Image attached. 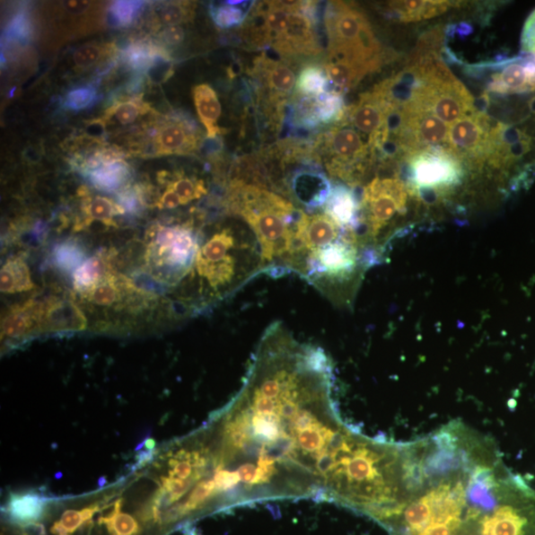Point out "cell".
I'll list each match as a JSON object with an SVG mask.
<instances>
[{
  "mask_svg": "<svg viewBox=\"0 0 535 535\" xmlns=\"http://www.w3.org/2000/svg\"><path fill=\"white\" fill-rule=\"evenodd\" d=\"M333 378L330 363L300 343L258 346L224 418L217 467H229L216 469L210 480L227 506L336 498L355 452L356 432L338 413Z\"/></svg>",
  "mask_w": 535,
  "mask_h": 535,
  "instance_id": "1",
  "label": "cell"
},
{
  "mask_svg": "<svg viewBox=\"0 0 535 535\" xmlns=\"http://www.w3.org/2000/svg\"><path fill=\"white\" fill-rule=\"evenodd\" d=\"M382 527L390 535H535V490L489 437L445 433L417 449Z\"/></svg>",
  "mask_w": 535,
  "mask_h": 535,
  "instance_id": "2",
  "label": "cell"
},
{
  "mask_svg": "<svg viewBox=\"0 0 535 535\" xmlns=\"http://www.w3.org/2000/svg\"><path fill=\"white\" fill-rule=\"evenodd\" d=\"M377 257L360 251L356 232L339 226L326 213L302 212L288 272L302 276L334 303L348 299L349 286Z\"/></svg>",
  "mask_w": 535,
  "mask_h": 535,
  "instance_id": "3",
  "label": "cell"
},
{
  "mask_svg": "<svg viewBox=\"0 0 535 535\" xmlns=\"http://www.w3.org/2000/svg\"><path fill=\"white\" fill-rule=\"evenodd\" d=\"M228 205L259 242L263 274L274 278L289 274L295 226L302 210L273 190L239 180H233L229 189Z\"/></svg>",
  "mask_w": 535,
  "mask_h": 535,
  "instance_id": "4",
  "label": "cell"
},
{
  "mask_svg": "<svg viewBox=\"0 0 535 535\" xmlns=\"http://www.w3.org/2000/svg\"><path fill=\"white\" fill-rule=\"evenodd\" d=\"M195 267L200 291L210 301L222 299L263 274L261 247L248 225L219 227L199 248Z\"/></svg>",
  "mask_w": 535,
  "mask_h": 535,
  "instance_id": "5",
  "label": "cell"
},
{
  "mask_svg": "<svg viewBox=\"0 0 535 535\" xmlns=\"http://www.w3.org/2000/svg\"><path fill=\"white\" fill-rule=\"evenodd\" d=\"M314 147L315 156L322 159L332 177L356 188L367 170L370 149L357 131L343 126L331 128L320 136Z\"/></svg>",
  "mask_w": 535,
  "mask_h": 535,
  "instance_id": "6",
  "label": "cell"
},
{
  "mask_svg": "<svg viewBox=\"0 0 535 535\" xmlns=\"http://www.w3.org/2000/svg\"><path fill=\"white\" fill-rule=\"evenodd\" d=\"M407 156L400 180L408 193L417 194L419 190L439 193L460 184L463 178L460 160L448 148H427Z\"/></svg>",
  "mask_w": 535,
  "mask_h": 535,
  "instance_id": "7",
  "label": "cell"
},
{
  "mask_svg": "<svg viewBox=\"0 0 535 535\" xmlns=\"http://www.w3.org/2000/svg\"><path fill=\"white\" fill-rule=\"evenodd\" d=\"M408 194L404 181L397 177H377L362 189L361 225H364L373 241H378L381 233L398 214H404Z\"/></svg>",
  "mask_w": 535,
  "mask_h": 535,
  "instance_id": "8",
  "label": "cell"
},
{
  "mask_svg": "<svg viewBox=\"0 0 535 535\" xmlns=\"http://www.w3.org/2000/svg\"><path fill=\"white\" fill-rule=\"evenodd\" d=\"M324 27L329 38L328 59L340 60L370 74L359 55L360 34L368 18L355 4L329 3L324 12Z\"/></svg>",
  "mask_w": 535,
  "mask_h": 535,
  "instance_id": "9",
  "label": "cell"
},
{
  "mask_svg": "<svg viewBox=\"0 0 535 535\" xmlns=\"http://www.w3.org/2000/svg\"><path fill=\"white\" fill-rule=\"evenodd\" d=\"M154 243L156 265L164 268L175 281L184 278L199 250L193 224L160 227Z\"/></svg>",
  "mask_w": 535,
  "mask_h": 535,
  "instance_id": "10",
  "label": "cell"
},
{
  "mask_svg": "<svg viewBox=\"0 0 535 535\" xmlns=\"http://www.w3.org/2000/svg\"><path fill=\"white\" fill-rule=\"evenodd\" d=\"M418 108L431 111L449 126L473 112L474 99L464 84L456 80L451 83L425 82L416 101Z\"/></svg>",
  "mask_w": 535,
  "mask_h": 535,
  "instance_id": "11",
  "label": "cell"
},
{
  "mask_svg": "<svg viewBox=\"0 0 535 535\" xmlns=\"http://www.w3.org/2000/svg\"><path fill=\"white\" fill-rule=\"evenodd\" d=\"M490 122L487 114L476 112L455 121L449 126L447 148L460 160L481 163L491 155Z\"/></svg>",
  "mask_w": 535,
  "mask_h": 535,
  "instance_id": "12",
  "label": "cell"
},
{
  "mask_svg": "<svg viewBox=\"0 0 535 535\" xmlns=\"http://www.w3.org/2000/svg\"><path fill=\"white\" fill-rule=\"evenodd\" d=\"M253 74L261 84L264 98L276 114L282 112L286 100L292 97L297 76L288 63L261 56L255 62Z\"/></svg>",
  "mask_w": 535,
  "mask_h": 535,
  "instance_id": "13",
  "label": "cell"
},
{
  "mask_svg": "<svg viewBox=\"0 0 535 535\" xmlns=\"http://www.w3.org/2000/svg\"><path fill=\"white\" fill-rule=\"evenodd\" d=\"M200 136L195 122L181 116H173L161 121L155 129L154 152L156 155H186L194 152Z\"/></svg>",
  "mask_w": 535,
  "mask_h": 535,
  "instance_id": "14",
  "label": "cell"
},
{
  "mask_svg": "<svg viewBox=\"0 0 535 535\" xmlns=\"http://www.w3.org/2000/svg\"><path fill=\"white\" fill-rule=\"evenodd\" d=\"M395 109L374 90L362 94L360 100L347 109L343 121H350L358 130L371 136L384 127L388 114Z\"/></svg>",
  "mask_w": 535,
  "mask_h": 535,
  "instance_id": "15",
  "label": "cell"
},
{
  "mask_svg": "<svg viewBox=\"0 0 535 535\" xmlns=\"http://www.w3.org/2000/svg\"><path fill=\"white\" fill-rule=\"evenodd\" d=\"M323 212L339 226L356 232L361 226L360 198L356 190L346 185H332Z\"/></svg>",
  "mask_w": 535,
  "mask_h": 535,
  "instance_id": "16",
  "label": "cell"
},
{
  "mask_svg": "<svg viewBox=\"0 0 535 535\" xmlns=\"http://www.w3.org/2000/svg\"><path fill=\"white\" fill-rule=\"evenodd\" d=\"M197 116L204 124L208 139L216 138L223 129L217 126L222 105L215 90L206 83L196 85L193 91Z\"/></svg>",
  "mask_w": 535,
  "mask_h": 535,
  "instance_id": "17",
  "label": "cell"
},
{
  "mask_svg": "<svg viewBox=\"0 0 535 535\" xmlns=\"http://www.w3.org/2000/svg\"><path fill=\"white\" fill-rule=\"evenodd\" d=\"M47 500L36 493L14 494L7 504V513L17 523L30 524L43 517Z\"/></svg>",
  "mask_w": 535,
  "mask_h": 535,
  "instance_id": "18",
  "label": "cell"
},
{
  "mask_svg": "<svg viewBox=\"0 0 535 535\" xmlns=\"http://www.w3.org/2000/svg\"><path fill=\"white\" fill-rule=\"evenodd\" d=\"M92 184L104 192H114L130 178L129 166L122 160L111 161L88 171Z\"/></svg>",
  "mask_w": 535,
  "mask_h": 535,
  "instance_id": "19",
  "label": "cell"
},
{
  "mask_svg": "<svg viewBox=\"0 0 535 535\" xmlns=\"http://www.w3.org/2000/svg\"><path fill=\"white\" fill-rule=\"evenodd\" d=\"M449 2H397L390 3L391 13L404 22H413L424 21V19L433 18L444 13Z\"/></svg>",
  "mask_w": 535,
  "mask_h": 535,
  "instance_id": "20",
  "label": "cell"
},
{
  "mask_svg": "<svg viewBox=\"0 0 535 535\" xmlns=\"http://www.w3.org/2000/svg\"><path fill=\"white\" fill-rule=\"evenodd\" d=\"M0 286L5 294L25 292L33 288L30 269L22 259L13 258L4 265L0 275Z\"/></svg>",
  "mask_w": 535,
  "mask_h": 535,
  "instance_id": "21",
  "label": "cell"
},
{
  "mask_svg": "<svg viewBox=\"0 0 535 535\" xmlns=\"http://www.w3.org/2000/svg\"><path fill=\"white\" fill-rule=\"evenodd\" d=\"M328 91L329 82L323 66L308 65L301 70L295 84V94L301 97H318Z\"/></svg>",
  "mask_w": 535,
  "mask_h": 535,
  "instance_id": "22",
  "label": "cell"
},
{
  "mask_svg": "<svg viewBox=\"0 0 535 535\" xmlns=\"http://www.w3.org/2000/svg\"><path fill=\"white\" fill-rule=\"evenodd\" d=\"M250 12V3L227 2L210 6V16L215 25L222 30L241 26L246 22Z\"/></svg>",
  "mask_w": 535,
  "mask_h": 535,
  "instance_id": "23",
  "label": "cell"
},
{
  "mask_svg": "<svg viewBox=\"0 0 535 535\" xmlns=\"http://www.w3.org/2000/svg\"><path fill=\"white\" fill-rule=\"evenodd\" d=\"M45 320L51 329H83L85 320L81 311L72 303L51 305L45 314Z\"/></svg>",
  "mask_w": 535,
  "mask_h": 535,
  "instance_id": "24",
  "label": "cell"
},
{
  "mask_svg": "<svg viewBox=\"0 0 535 535\" xmlns=\"http://www.w3.org/2000/svg\"><path fill=\"white\" fill-rule=\"evenodd\" d=\"M168 187L173 189L179 196L181 206H186L207 194L204 180L176 174L169 179Z\"/></svg>",
  "mask_w": 535,
  "mask_h": 535,
  "instance_id": "25",
  "label": "cell"
},
{
  "mask_svg": "<svg viewBox=\"0 0 535 535\" xmlns=\"http://www.w3.org/2000/svg\"><path fill=\"white\" fill-rule=\"evenodd\" d=\"M104 271L102 258L98 255L84 261L74 273L75 289L88 293L100 283Z\"/></svg>",
  "mask_w": 535,
  "mask_h": 535,
  "instance_id": "26",
  "label": "cell"
},
{
  "mask_svg": "<svg viewBox=\"0 0 535 535\" xmlns=\"http://www.w3.org/2000/svg\"><path fill=\"white\" fill-rule=\"evenodd\" d=\"M194 15V5L184 2H171L160 4L156 11V22L167 27L180 26Z\"/></svg>",
  "mask_w": 535,
  "mask_h": 535,
  "instance_id": "27",
  "label": "cell"
},
{
  "mask_svg": "<svg viewBox=\"0 0 535 535\" xmlns=\"http://www.w3.org/2000/svg\"><path fill=\"white\" fill-rule=\"evenodd\" d=\"M148 110V105L145 101L140 99H131L114 104L105 113V118H114L122 126H128Z\"/></svg>",
  "mask_w": 535,
  "mask_h": 535,
  "instance_id": "28",
  "label": "cell"
},
{
  "mask_svg": "<svg viewBox=\"0 0 535 535\" xmlns=\"http://www.w3.org/2000/svg\"><path fill=\"white\" fill-rule=\"evenodd\" d=\"M522 61L506 65L500 74H496L508 94L531 92Z\"/></svg>",
  "mask_w": 535,
  "mask_h": 535,
  "instance_id": "29",
  "label": "cell"
},
{
  "mask_svg": "<svg viewBox=\"0 0 535 535\" xmlns=\"http://www.w3.org/2000/svg\"><path fill=\"white\" fill-rule=\"evenodd\" d=\"M121 501H118L113 512L108 517L100 519V522L108 528L111 535H137L139 524L131 515L121 513Z\"/></svg>",
  "mask_w": 535,
  "mask_h": 535,
  "instance_id": "30",
  "label": "cell"
},
{
  "mask_svg": "<svg viewBox=\"0 0 535 535\" xmlns=\"http://www.w3.org/2000/svg\"><path fill=\"white\" fill-rule=\"evenodd\" d=\"M98 511V506H91V508L83 511H66L62 514L61 520L53 525L52 532L55 535H71L84 522H90L92 515Z\"/></svg>",
  "mask_w": 535,
  "mask_h": 535,
  "instance_id": "31",
  "label": "cell"
},
{
  "mask_svg": "<svg viewBox=\"0 0 535 535\" xmlns=\"http://www.w3.org/2000/svg\"><path fill=\"white\" fill-rule=\"evenodd\" d=\"M32 307L22 308L21 310L15 311L3 321V333L5 337L17 338L22 336L30 330L33 324L32 315L31 310Z\"/></svg>",
  "mask_w": 535,
  "mask_h": 535,
  "instance_id": "32",
  "label": "cell"
},
{
  "mask_svg": "<svg viewBox=\"0 0 535 535\" xmlns=\"http://www.w3.org/2000/svg\"><path fill=\"white\" fill-rule=\"evenodd\" d=\"M126 212L123 206L113 203L108 197H97L90 200L85 206V213L90 219L110 224L114 215H122Z\"/></svg>",
  "mask_w": 535,
  "mask_h": 535,
  "instance_id": "33",
  "label": "cell"
},
{
  "mask_svg": "<svg viewBox=\"0 0 535 535\" xmlns=\"http://www.w3.org/2000/svg\"><path fill=\"white\" fill-rule=\"evenodd\" d=\"M143 3L116 2L110 7L108 22L112 27L128 26L136 19Z\"/></svg>",
  "mask_w": 535,
  "mask_h": 535,
  "instance_id": "34",
  "label": "cell"
},
{
  "mask_svg": "<svg viewBox=\"0 0 535 535\" xmlns=\"http://www.w3.org/2000/svg\"><path fill=\"white\" fill-rule=\"evenodd\" d=\"M118 285L119 282L110 276V278L95 285L92 290L85 294H88L92 303L108 307L119 299Z\"/></svg>",
  "mask_w": 535,
  "mask_h": 535,
  "instance_id": "35",
  "label": "cell"
},
{
  "mask_svg": "<svg viewBox=\"0 0 535 535\" xmlns=\"http://www.w3.org/2000/svg\"><path fill=\"white\" fill-rule=\"evenodd\" d=\"M151 83L160 84L170 79L173 74V64L164 49H161L145 71Z\"/></svg>",
  "mask_w": 535,
  "mask_h": 535,
  "instance_id": "36",
  "label": "cell"
},
{
  "mask_svg": "<svg viewBox=\"0 0 535 535\" xmlns=\"http://www.w3.org/2000/svg\"><path fill=\"white\" fill-rule=\"evenodd\" d=\"M55 261L62 269L72 270L83 260L84 253L75 243H62L55 248Z\"/></svg>",
  "mask_w": 535,
  "mask_h": 535,
  "instance_id": "37",
  "label": "cell"
},
{
  "mask_svg": "<svg viewBox=\"0 0 535 535\" xmlns=\"http://www.w3.org/2000/svg\"><path fill=\"white\" fill-rule=\"evenodd\" d=\"M97 99V91L88 85V87H82L69 92L66 97L65 107L78 111L91 107Z\"/></svg>",
  "mask_w": 535,
  "mask_h": 535,
  "instance_id": "38",
  "label": "cell"
},
{
  "mask_svg": "<svg viewBox=\"0 0 535 535\" xmlns=\"http://www.w3.org/2000/svg\"><path fill=\"white\" fill-rule=\"evenodd\" d=\"M104 53L103 48L99 45H84L75 51L73 60L79 68L88 69L97 65L102 59Z\"/></svg>",
  "mask_w": 535,
  "mask_h": 535,
  "instance_id": "39",
  "label": "cell"
},
{
  "mask_svg": "<svg viewBox=\"0 0 535 535\" xmlns=\"http://www.w3.org/2000/svg\"><path fill=\"white\" fill-rule=\"evenodd\" d=\"M31 27L27 13H19L7 27L6 37L12 41L25 43L31 36Z\"/></svg>",
  "mask_w": 535,
  "mask_h": 535,
  "instance_id": "40",
  "label": "cell"
},
{
  "mask_svg": "<svg viewBox=\"0 0 535 535\" xmlns=\"http://www.w3.org/2000/svg\"><path fill=\"white\" fill-rule=\"evenodd\" d=\"M522 48L523 54L535 56V11L524 24L522 35Z\"/></svg>",
  "mask_w": 535,
  "mask_h": 535,
  "instance_id": "41",
  "label": "cell"
},
{
  "mask_svg": "<svg viewBox=\"0 0 535 535\" xmlns=\"http://www.w3.org/2000/svg\"><path fill=\"white\" fill-rule=\"evenodd\" d=\"M181 206L180 199L173 189L167 187L163 195L158 200L157 206L160 209H174Z\"/></svg>",
  "mask_w": 535,
  "mask_h": 535,
  "instance_id": "42",
  "label": "cell"
},
{
  "mask_svg": "<svg viewBox=\"0 0 535 535\" xmlns=\"http://www.w3.org/2000/svg\"><path fill=\"white\" fill-rule=\"evenodd\" d=\"M163 41L171 46H176L183 42L185 32L180 26L166 27V30L162 33Z\"/></svg>",
  "mask_w": 535,
  "mask_h": 535,
  "instance_id": "43",
  "label": "cell"
},
{
  "mask_svg": "<svg viewBox=\"0 0 535 535\" xmlns=\"http://www.w3.org/2000/svg\"><path fill=\"white\" fill-rule=\"evenodd\" d=\"M105 127H107V122H105V120H93L89 124L87 129H85V132H87L92 137H101L105 132Z\"/></svg>",
  "mask_w": 535,
  "mask_h": 535,
  "instance_id": "44",
  "label": "cell"
},
{
  "mask_svg": "<svg viewBox=\"0 0 535 535\" xmlns=\"http://www.w3.org/2000/svg\"><path fill=\"white\" fill-rule=\"evenodd\" d=\"M64 6L69 13L73 14H82L91 7L89 2H66Z\"/></svg>",
  "mask_w": 535,
  "mask_h": 535,
  "instance_id": "45",
  "label": "cell"
},
{
  "mask_svg": "<svg viewBox=\"0 0 535 535\" xmlns=\"http://www.w3.org/2000/svg\"><path fill=\"white\" fill-rule=\"evenodd\" d=\"M529 107H530L531 111L535 114V98L531 100V101L529 103Z\"/></svg>",
  "mask_w": 535,
  "mask_h": 535,
  "instance_id": "46",
  "label": "cell"
}]
</instances>
